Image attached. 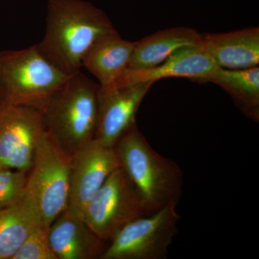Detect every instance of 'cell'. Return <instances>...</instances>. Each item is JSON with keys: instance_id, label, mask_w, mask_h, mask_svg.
Wrapping results in <instances>:
<instances>
[{"instance_id": "obj_5", "label": "cell", "mask_w": 259, "mask_h": 259, "mask_svg": "<svg viewBox=\"0 0 259 259\" xmlns=\"http://www.w3.org/2000/svg\"><path fill=\"white\" fill-rule=\"evenodd\" d=\"M171 202L126 224L109 242L100 259H164L178 233L181 217Z\"/></svg>"}, {"instance_id": "obj_9", "label": "cell", "mask_w": 259, "mask_h": 259, "mask_svg": "<svg viewBox=\"0 0 259 259\" xmlns=\"http://www.w3.org/2000/svg\"><path fill=\"white\" fill-rule=\"evenodd\" d=\"M114 148L93 139L71 156L66 209L83 218L85 207L108 177L120 167Z\"/></svg>"}, {"instance_id": "obj_8", "label": "cell", "mask_w": 259, "mask_h": 259, "mask_svg": "<svg viewBox=\"0 0 259 259\" xmlns=\"http://www.w3.org/2000/svg\"><path fill=\"white\" fill-rule=\"evenodd\" d=\"M46 131L41 110L0 102V168L30 171Z\"/></svg>"}, {"instance_id": "obj_6", "label": "cell", "mask_w": 259, "mask_h": 259, "mask_svg": "<svg viewBox=\"0 0 259 259\" xmlns=\"http://www.w3.org/2000/svg\"><path fill=\"white\" fill-rule=\"evenodd\" d=\"M150 214L144 197L120 166L90 199L83 219L100 239L109 243L126 224Z\"/></svg>"}, {"instance_id": "obj_17", "label": "cell", "mask_w": 259, "mask_h": 259, "mask_svg": "<svg viewBox=\"0 0 259 259\" xmlns=\"http://www.w3.org/2000/svg\"><path fill=\"white\" fill-rule=\"evenodd\" d=\"M207 82L218 85L231 95L247 117L259 120V67L227 69L219 67Z\"/></svg>"}, {"instance_id": "obj_3", "label": "cell", "mask_w": 259, "mask_h": 259, "mask_svg": "<svg viewBox=\"0 0 259 259\" xmlns=\"http://www.w3.org/2000/svg\"><path fill=\"white\" fill-rule=\"evenodd\" d=\"M99 91L100 84L80 71L69 76L44 109L48 132L70 156L95 138Z\"/></svg>"}, {"instance_id": "obj_18", "label": "cell", "mask_w": 259, "mask_h": 259, "mask_svg": "<svg viewBox=\"0 0 259 259\" xmlns=\"http://www.w3.org/2000/svg\"><path fill=\"white\" fill-rule=\"evenodd\" d=\"M50 226L44 220H39L13 259H57L51 248Z\"/></svg>"}, {"instance_id": "obj_13", "label": "cell", "mask_w": 259, "mask_h": 259, "mask_svg": "<svg viewBox=\"0 0 259 259\" xmlns=\"http://www.w3.org/2000/svg\"><path fill=\"white\" fill-rule=\"evenodd\" d=\"M202 42L206 52L223 69H243L258 66V27L202 34Z\"/></svg>"}, {"instance_id": "obj_10", "label": "cell", "mask_w": 259, "mask_h": 259, "mask_svg": "<svg viewBox=\"0 0 259 259\" xmlns=\"http://www.w3.org/2000/svg\"><path fill=\"white\" fill-rule=\"evenodd\" d=\"M153 84L149 81L122 87L100 86L98 121L94 139L113 148L136 124L140 105Z\"/></svg>"}, {"instance_id": "obj_16", "label": "cell", "mask_w": 259, "mask_h": 259, "mask_svg": "<svg viewBox=\"0 0 259 259\" xmlns=\"http://www.w3.org/2000/svg\"><path fill=\"white\" fill-rule=\"evenodd\" d=\"M42 219L33 196L25 190L18 203L0 210V259H13L35 223Z\"/></svg>"}, {"instance_id": "obj_2", "label": "cell", "mask_w": 259, "mask_h": 259, "mask_svg": "<svg viewBox=\"0 0 259 259\" xmlns=\"http://www.w3.org/2000/svg\"><path fill=\"white\" fill-rule=\"evenodd\" d=\"M120 166L136 186L150 212L178 204L184 175L176 162L161 156L135 124L114 146Z\"/></svg>"}, {"instance_id": "obj_7", "label": "cell", "mask_w": 259, "mask_h": 259, "mask_svg": "<svg viewBox=\"0 0 259 259\" xmlns=\"http://www.w3.org/2000/svg\"><path fill=\"white\" fill-rule=\"evenodd\" d=\"M71 156L45 131L37 142L26 189L33 196L44 222L51 225L67 207Z\"/></svg>"}, {"instance_id": "obj_14", "label": "cell", "mask_w": 259, "mask_h": 259, "mask_svg": "<svg viewBox=\"0 0 259 259\" xmlns=\"http://www.w3.org/2000/svg\"><path fill=\"white\" fill-rule=\"evenodd\" d=\"M202 45V34L193 28L177 27L160 30L135 42L127 69H151L182 48Z\"/></svg>"}, {"instance_id": "obj_4", "label": "cell", "mask_w": 259, "mask_h": 259, "mask_svg": "<svg viewBox=\"0 0 259 259\" xmlns=\"http://www.w3.org/2000/svg\"><path fill=\"white\" fill-rule=\"evenodd\" d=\"M69 76L46 59L36 45L0 51V102L44 112Z\"/></svg>"}, {"instance_id": "obj_12", "label": "cell", "mask_w": 259, "mask_h": 259, "mask_svg": "<svg viewBox=\"0 0 259 259\" xmlns=\"http://www.w3.org/2000/svg\"><path fill=\"white\" fill-rule=\"evenodd\" d=\"M49 238L57 259L100 258L108 244L66 208L51 223Z\"/></svg>"}, {"instance_id": "obj_19", "label": "cell", "mask_w": 259, "mask_h": 259, "mask_svg": "<svg viewBox=\"0 0 259 259\" xmlns=\"http://www.w3.org/2000/svg\"><path fill=\"white\" fill-rule=\"evenodd\" d=\"M28 172L0 168V210L14 205L23 199Z\"/></svg>"}, {"instance_id": "obj_1", "label": "cell", "mask_w": 259, "mask_h": 259, "mask_svg": "<svg viewBox=\"0 0 259 259\" xmlns=\"http://www.w3.org/2000/svg\"><path fill=\"white\" fill-rule=\"evenodd\" d=\"M117 32L102 10L83 0H49L40 54L64 74L81 71L88 51L102 37Z\"/></svg>"}, {"instance_id": "obj_15", "label": "cell", "mask_w": 259, "mask_h": 259, "mask_svg": "<svg viewBox=\"0 0 259 259\" xmlns=\"http://www.w3.org/2000/svg\"><path fill=\"white\" fill-rule=\"evenodd\" d=\"M135 42L122 38L118 32L95 42L83 58L88 70L102 88L110 86L128 68Z\"/></svg>"}, {"instance_id": "obj_11", "label": "cell", "mask_w": 259, "mask_h": 259, "mask_svg": "<svg viewBox=\"0 0 259 259\" xmlns=\"http://www.w3.org/2000/svg\"><path fill=\"white\" fill-rule=\"evenodd\" d=\"M219 68L202 46L182 48L171 54L161 64L144 70L127 69L115 82L108 87H122L140 82H156L166 78H186L207 82ZM107 88V87H106Z\"/></svg>"}]
</instances>
